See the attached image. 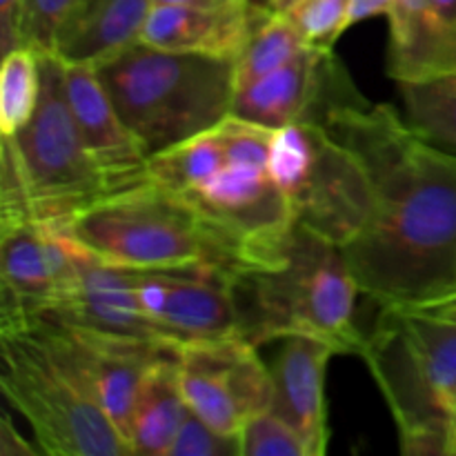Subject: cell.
Listing matches in <instances>:
<instances>
[{
	"instance_id": "6da1fadb",
	"label": "cell",
	"mask_w": 456,
	"mask_h": 456,
	"mask_svg": "<svg viewBox=\"0 0 456 456\" xmlns=\"http://www.w3.org/2000/svg\"><path fill=\"white\" fill-rule=\"evenodd\" d=\"M325 127L372 181V212L343 248L361 294L414 305L456 289V156L428 145L392 105H352Z\"/></svg>"
},
{
	"instance_id": "7a4b0ae2",
	"label": "cell",
	"mask_w": 456,
	"mask_h": 456,
	"mask_svg": "<svg viewBox=\"0 0 456 456\" xmlns=\"http://www.w3.org/2000/svg\"><path fill=\"white\" fill-rule=\"evenodd\" d=\"M274 129L230 114L216 127L150 159V183L276 256L294 225L270 169Z\"/></svg>"
},
{
	"instance_id": "3957f363",
	"label": "cell",
	"mask_w": 456,
	"mask_h": 456,
	"mask_svg": "<svg viewBox=\"0 0 456 456\" xmlns=\"http://www.w3.org/2000/svg\"><path fill=\"white\" fill-rule=\"evenodd\" d=\"M239 332L256 347L285 337H312L338 354H361V294L341 245L294 223L279 254L230 276Z\"/></svg>"
},
{
	"instance_id": "277c9868",
	"label": "cell",
	"mask_w": 456,
	"mask_h": 456,
	"mask_svg": "<svg viewBox=\"0 0 456 456\" xmlns=\"http://www.w3.org/2000/svg\"><path fill=\"white\" fill-rule=\"evenodd\" d=\"M58 232L78 252L127 270L236 274L274 258L154 183L105 196Z\"/></svg>"
},
{
	"instance_id": "5b68a950",
	"label": "cell",
	"mask_w": 456,
	"mask_h": 456,
	"mask_svg": "<svg viewBox=\"0 0 456 456\" xmlns=\"http://www.w3.org/2000/svg\"><path fill=\"white\" fill-rule=\"evenodd\" d=\"M94 69L150 159L216 127L234 105V61L227 58L138 40Z\"/></svg>"
},
{
	"instance_id": "8992f818",
	"label": "cell",
	"mask_w": 456,
	"mask_h": 456,
	"mask_svg": "<svg viewBox=\"0 0 456 456\" xmlns=\"http://www.w3.org/2000/svg\"><path fill=\"white\" fill-rule=\"evenodd\" d=\"M359 356L390 408L401 452L445 456L456 396V323L410 305H379Z\"/></svg>"
},
{
	"instance_id": "52a82bcc",
	"label": "cell",
	"mask_w": 456,
	"mask_h": 456,
	"mask_svg": "<svg viewBox=\"0 0 456 456\" xmlns=\"http://www.w3.org/2000/svg\"><path fill=\"white\" fill-rule=\"evenodd\" d=\"M3 395L29 423L40 452L134 456L78 374L27 323L0 325Z\"/></svg>"
},
{
	"instance_id": "ba28073f",
	"label": "cell",
	"mask_w": 456,
	"mask_h": 456,
	"mask_svg": "<svg viewBox=\"0 0 456 456\" xmlns=\"http://www.w3.org/2000/svg\"><path fill=\"white\" fill-rule=\"evenodd\" d=\"M0 176L16 183L29 216L53 230L110 196L67 101L65 62L53 53H43L34 118L16 136H0Z\"/></svg>"
},
{
	"instance_id": "9c48e42d",
	"label": "cell",
	"mask_w": 456,
	"mask_h": 456,
	"mask_svg": "<svg viewBox=\"0 0 456 456\" xmlns=\"http://www.w3.org/2000/svg\"><path fill=\"white\" fill-rule=\"evenodd\" d=\"M270 169L294 223L346 248L372 212V181L363 160L325 125L274 129Z\"/></svg>"
},
{
	"instance_id": "30bf717a",
	"label": "cell",
	"mask_w": 456,
	"mask_h": 456,
	"mask_svg": "<svg viewBox=\"0 0 456 456\" xmlns=\"http://www.w3.org/2000/svg\"><path fill=\"white\" fill-rule=\"evenodd\" d=\"M178 370L191 412L223 435L239 436L254 417L272 408L270 365L243 337L183 343Z\"/></svg>"
},
{
	"instance_id": "8fae6325",
	"label": "cell",
	"mask_w": 456,
	"mask_h": 456,
	"mask_svg": "<svg viewBox=\"0 0 456 456\" xmlns=\"http://www.w3.org/2000/svg\"><path fill=\"white\" fill-rule=\"evenodd\" d=\"M16 323L29 325L78 374L125 439L129 435L134 403L147 368L163 352L178 350L167 343L94 332L52 316H31Z\"/></svg>"
},
{
	"instance_id": "7c38bea8",
	"label": "cell",
	"mask_w": 456,
	"mask_h": 456,
	"mask_svg": "<svg viewBox=\"0 0 456 456\" xmlns=\"http://www.w3.org/2000/svg\"><path fill=\"white\" fill-rule=\"evenodd\" d=\"M365 102L334 49L303 47L283 67L236 89L232 114L281 129L303 120L325 125L337 110Z\"/></svg>"
},
{
	"instance_id": "4fadbf2b",
	"label": "cell",
	"mask_w": 456,
	"mask_h": 456,
	"mask_svg": "<svg viewBox=\"0 0 456 456\" xmlns=\"http://www.w3.org/2000/svg\"><path fill=\"white\" fill-rule=\"evenodd\" d=\"M78 265V249L58 230L34 221L0 223V323L31 319L61 301Z\"/></svg>"
},
{
	"instance_id": "5bb4252c",
	"label": "cell",
	"mask_w": 456,
	"mask_h": 456,
	"mask_svg": "<svg viewBox=\"0 0 456 456\" xmlns=\"http://www.w3.org/2000/svg\"><path fill=\"white\" fill-rule=\"evenodd\" d=\"M232 274L205 270H134L147 319L174 346L240 337Z\"/></svg>"
},
{
	"instance_id": "9a60e30c",
	"label": "cell",
	"mask_w": 456,
	"mask_h": 456,
	"mask_svg": "<svg viewBox=\"0 0 456 456\" xmlns=\"http://www.w3.org/2000/svg\"><path fill=\"white\" fill-rule=\"evenodd\" d=\"M65 89L80 138L110 194L150 183V154L129 129L92 65H65Z\"/></svg>"
},
{
	"instance_id": "2e32d148",
	"label": "cell",
	"mask_w": 456,
	"mask_h": 456,
	"mask_svg": "<svg viewBox=\"0 0 456 456\" xmlns=\"http://www.w3.org/2000/svg\"><path fill=\"white\" fill-rule=\"evenodd\" d=\"M38 316H52L111 337L174 346L142 312L136 297L134 270L96 261L83 252H78V265L69 289L62 294L56 305Z\"/></svg>"
},
{
	"instance_id": "e0dca14e",
	"label": "cell",
	"mask_w": 456,
	"mask_h": 456,
	"mask_svg": "<svg viewBox=\"0 0 456 456\" xmlns=\"http://www.w3.org/2000/svg\"><path fill=\"white\" fill-rule=\"evenodd\" d=\"M338 352L312 337H285L270 363L274 396L272 412L279 414L305 444L307 456L325 454L330 444L325 374Z\"/></svg>"
},
{
	"instance_id": "ac0fdd59",
	"label": "cell",
	"mask_w": 456,
	"mask_h": 456,
	"mask_svg": "<svg viewBox=\"0 0 456 456\" xmlns=\"http://www.w3.org/2000/svg\"><path fill=\"white\" fill-rule=\"evenodd\" d=\"M263 13L267 9L252 3L227 7L154 4L141 43L167 52L236 61Z\"/></svg>"
},
{
	"instance_id": "d6986e66",
	"label": "cell",
	"mask_w": 456,
	"mask_h": 456,
	"mask_svg": "<svg viewBox=\"0 0 456 456\" xmlns=\"http://www.w3.org/2000/svg\"><path fill=\"white\" fill-rule=\"evenodd\" d=\"M156 0H78L53 36L65 65H101L141 40Z\"/></svg>"
},
{
	"instance_id": "ffe728a7",
	"label": "cell",
	"mask_w": 456,
	"mask_h": 456,
	"mask_svg": "<svg viewBox=\"0 0 456 456\" xmlns=\"http://www.w3.org/2000/svg\"><path fill=\"white\" fill-rule=\"evenodd\" d=\"M190 414L181 386L178 350L163 352L151 361L138 387L129 421V448L134 456H167Z\"/></svg>"
},
{
	"instance_id": "44dd1931",
	"label": "cell",
	"mask_w": 456,
	"mask_h": 456,
	"mask_svg": "<svg viewBox=\"0 0 456 456\" xmlns=\"http://www.w3.org/2000/svg\"><path fill=\"white\" fill-rule=\"evenodd\" d=\"M387 74L396 83L456 74V0H423L417 31L399 53H390Z\"/></svg>"
},
{
	"instance_id": "7402d4cb",
	"label": "cell",
	"mask_w": 456,
	"mask_h": 456,
	"mask_svg": "<svg viewBox=\"0 0 456 456\" xmlns=\"http://www.w3.org/2000/svg\"><path fill=\"white\" fill-rule=\"evenodd\" d=\"M405 123L428 145L456 156V74L426 76L399 83Z\"/></svg>"
},
{
	"instance_id": "603a6c76",
	"label": "cell",
	"mask_w": 456,
	"mask_h": 456,
	"mask_svg": "<svg viewBox=\"0 0 456 456\" xmlns=\"http://www.w3.org/2000/svg\"><path fill=\"white\" fill-rule=\"evenodd\" d=\"M43 94V53L18 45L3 53L0 69V136H16L29 125Z\"/></svg>"
},
{
	"instance_id": "cb8c5ba5",
	"label": "cell",
	"mask_w": 456,
	"mask_h": 456,
	"mask_svg": "<svg viewBox=\"0 0 456 456\" xmlns=\"http://www.w3.org/2000/svg\"><path fill=\"white\" fill-rule=\"evenodd\" d=\"M303 47H307L305 40L301 38L297 27L292 25V20L285 13H263L249 40L245 43L243 52L234 61L236 89L248 87L254 80L283 67Z\"/></svg>"
},
{
	"instance_id": "d4e9b609",
	"label": "cell",
	"mask_w": 456,
	"mask_h": 456,
	"mask_svg": "<svg viewBox=\"0 0 456 456\" xmlns=\"http://www.w3.org/2000/svg\"><path fill=\"white\" fill-rule=\"evenodd\" d=\"M285 16L292 20L307 47L334 49V43L350 29V0H298Z\"/></svg>"
},
{
	"instance_id": "484cf974",
	"label": "cell",
	"mask_w": 456,
	"mask_h": 456,
	"mask_svg": "<svg viewBox=\"0 0 456 456\" xmlns=\"http://www.w3.org/2000/svg\"><path fill=\"white\" fill-rule=\"evenodd\" d=\"M240 456H307L297 432L272 410L254 417L240 430Z\"/></svg>"
},
{
	"instance_id": "4316f807",
	"label": "cell",
	"mask_w": 456,
	"mask_h": 456,
	"mask_svg": "<svg viewBox=\"0 0 456 456\" xmlns=\"http://www.w3.org/2000/svg\"><path fill=\"white\" fill-rule=\"evenodd\" d=\"M76 3L78 0H22L16 25L18 45L52 53L53 36Z\"/></svg>"
},
{
	"instance_id": "83f0119b",
	"label": "cell",
	"mask_w": 456,
	"mask_h": 456,
	"mask_svg": "<svg viewBox=\"0 0 456 456\" xmlns=\"http://www.w3.org/2000/svg\"><path fill=\"white\" fill-rule=\"evenodd\" d=\"M167 456H240V441L218 432L190 410Z\"/></svg>"
},
{
	"instance_id": "f1b7e54d",
	"label": "cell",
	"mask_w": 456,
	"mask_h": 456,
	"mask_svg": "<svg viewBox=\"0 0 456 456\" xmlns=\"http://www.w3.org/2000/svg\"><path fill=\"white\" fill-rule=\"evenodd\" d=\"M36 452H40L38 445L22 439L13 428L12 419L3 417L0 421V456H34Z\"/></svg>"
},
{
	"instance_id": "f546056e",
	"label": "cell",
	"mask_w": 456,
	"mask_h": 456,
	"mask_svg": "<svg viewBox=\"0 0 456 456\" xmlns=\"http://www.w3.org/2000/svg\"><path fill=\"white\" fill-rule=\"evenodd\" d=\"M22 0H0V49L3 53L18 47V13H20Z\"/></svg>"
},
{
	"instance_id": "4dcf8cb0",
	"label": "cell",
	"mask_w": 456,
	"mask_h": 456,
	"mask_svg": "<svg viewBox=\"0 0 456 456\" xmlns=\"http://www.w3.org/2000/svg\"><path fill=\"white\" fill-rule=\"evenodd\" d=\"M396 0H350L347 25H356L374 16H390Z\"/></svg>"
},
{
	"instance_id": "1f68e13d",
	"label": "cell",
	"mask_w": 456,
	"mask_h": 456,
	"mask_svg": "<svg viewBox=\"0 0 456 456\" xmlns=\"http://www.w3.org/2000/svg\"><path fill=\"white\" fill-rule=\"evenodd\" d=\"M410 307H417V310L426 312V314L439 316V319L450 321V323H456V289L454 292L444 294V297H436L432 301L414 303Z\"/></svg>"
},
{
	"instance_id": "d6a6232c",
	"label": "cell",
	"mask_w": 456,
	"mask_h": 456,
	"mask_svg": "<svg viewBox=\"0 0 456 456\" xmlns=\"http://www.w3.org/2000/svg\"><path fill=\"white\" fill-rule=\"evenodd\" d=\"M249 0H156V4H194V7H227V4H243Z\"/></svg>"
},
{
	"instance_id": "836d02e7",
	"label": "cell",
	"mask_w": 456,
	"mask_h": 456,
	"mask_svg": "<svg viewBox=\"0 0 456 456\" xmlns=\"http://www.w3.org/2000/svg\"><path fill=\"white\" fill-rule=\"evenodd\" d=\"M445 456H456V396L448 419V441H445Z\"/></svg>"
},
{
	"instance_id": "e575fe53",
	"label": "cell",
	"mask_w": 456,
	"mask_h": 456,
	"mask_svg": "<svg viewBox=\"0 0 456 456\" xmlns=\"http://www.w3.org/2000/svg\"><path fill=\"white\" fill-rule=\"evenodd\" d=\"M294 3H298V0H272V12L283 13V12H288Z\"/></svg>"
},
{
	"instance_id": "d590c367",
	"label": "cell",
	"mask_w": 456,
	"mask_h": 456,
	"mask_svg": "<svg viewBox=\"0 0 456 456\" xmlns=\"http://www.w3.org/2000/svg\"><path fill=\"white\" fill-rule=\"evenodd\" d=\"M249 3H252L254 7L267 9V12H272V0H249Z\"/></svg>"
}]
</instances>
